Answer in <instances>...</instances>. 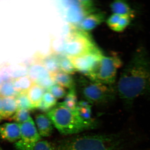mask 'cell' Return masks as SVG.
<instances>
[{
    "mask_svg": "<svg viewBox=\"0 0 150 150\" xmlns=\"http://www.w3.org/2000/svg\"><path fill=\"white\" fill-rule=\"evenodd\" d=\"M117 94L127 110L141 96L150 97V57L146 48L138 47L121 73L116 86Z\"/></svg>",
    "mask_w": 150,
    "mask_h": 150,
    "instance_id": "cell-1",
    "label": "cell"
},
{
    "mask_svg": "<svg viewBox=\"0 0 150 150\" xmlns=\"http://www.w3.org/2000/svg\"><path fill=\"white\" fill-rule=\"evenodd\" d=\"M121 134H83L66 138L56 144V150H124Z\"/></svg>",
    "mask_w": 150,
    "mask_h": 150,
    "instance_id": "cell-2",
    "label": "cell"
},
{
    "mask_svg": "<svg viewBox=\"0 0 150 150\" xmlns=\"http://www.w3.org/2000/svg\"><path fill=\"white\" fill-rule=\"evenodd\" d=\"M46 115L61 134L64 135L79 134L97 127L93 120H86L79 114L77 110L68 108L61 103L49 110Z\"/></svg>",
    "mask_w": 150,
    "mask_h": 150,
    "instance_id": "cell-3",
    "label": "cell"
},
{
    "mask_svg": "<svg viewBox=\"0 0 150 150\" xmlns=\"http://www.w3.org/2000/svg\"><path fill=\"white\" fill-rule=\"evenodd\" d=\"M70 29L64 40L63 54L74 57L101 51L89 33L70 25Z\"/></svg>",
    "mask_w": 150,
    "mask_h": 150,
    "instance_id": "cell-4",
    "label": "cell"
},
{
    "mask_svg": "<svg viewBox=\"0 0 150 150\" xmlns=\"http://www.w3.org/2000/svg\"><path fill=\"white\" fill-rule=\"evenodd\" d=\"M79 84L82 96L91 104H103L111 102L115 99L117 93L115 86L93 81L86 78H80Z\"/></svg>",
    "mask_w": 150,
    "mask_h": 150,
    "instance_id": "cell-5",
    "label": "cell"
},
{
    "mask_svg": "<svg viewBox=\"0 0 150 150\" xmlns=\"http://www.w3.org/2000/svg\"><path fill=\"white\" fill-rule=\"evenodd\" d=\"M122 62L117 54L102 56L96 67L87 77L93 81L115 86L117 70Z\"/></svg>",
    "mask_w": 150,
    "mask_h": 150,
    "instance_id": "cell-6",
    "label": "cell"
},
{
    "mask_svg": "<svg viewBox=\"0 0 150 150\" xmlns=\"http://www.w3.org/2000/svg\"><path fill=\"white\" fill-rule=\"evenodd\" d=\"M59 8L71 25L76 26L88 15L96 11L93 2L90 0L61 1Z\"/></svg>",
    "mask_w": 150,
    "mask_h": 150,
    "instance_id": "cell-7",
    "label": "cell"
},
{
    "mask_svg": "<svg viewBox=\"0 0 150 150\" xmlns=\"http://www.w3.org/2000/svg\"><path fill=\"white\" fill-rule=\"evenodd\" d=\"M20 125L21 135L20 139L15 143V150H34L35 145L41 139L35 123L31 118Z\"/></svg>",
    "mask_w": 150,
    "mask_h": 150,
    "instance_id": "cell-8",
    "label": "cell"
},
{
    "mask_svg": "<svg viewBox=\"0 0 150 150\" xmlns=\"http://www.w3.org/2000/svg\"><path fill=\"white\" fill-rule=\"evenodd\" d=\"M103 56L101 51L68 57L72 63L76 71L87 77L92 72Z\"/></svg>",
    "mask_w": 150,
    "mask_h": 150,
    "instance_id": "cell-9",
    "label": "cell"
},
{
    "mask_svg": "<svg viewBox=\"0 0 150 150\" xmlns=\"http://www.w3.org/2000/svg\"><path fill=\"white\" fill-rule=\"evenodd\" d=\"M59 55L51 52L45 55L37 52L32 59L33 62L41 64L51 74L60 71Z\"/></svg>",
    "mask_w": 150,
    "mask_h": 150,
    "instance_id": "cell-10",
    "label": "cell"
},
{
    "mask_svg": "<svg viewBox=\"0 0 150 150\" xmlns=\"http://www.w3.org/2000/svg\"><path fill=\"white\" fill-rule=\"evenodd\" d=\"M21 135V125L16 123H7L0 125V139L9 142H16Z\"/></svg>",
    "mask_w": 150,
    "mask_h": 150,
    "instance_id": "cell-11",
    "label": "cell"
},
{
    "mask_svg": "<svg viewBox=\"0 0 150 150\" xmlns=\"http://www.w3.org/2000/svg\"><path fill=\"white\" fill-rule=\"evenodd\" d=\"M105 14L101 12H95L83 19L77 27L83 31H87L95 28L105 20Z\"/></svg>",
    "mask_w": 150,
    "mask_h": 150,
    "instance_id": "cell-12",
    "label": "cell"
},
{
    "mask_svg": "<svg viewBox=\"0 0 150 150\" xmlns=\"http://www.w3.org/2000/svg\"><path fill=\"white\" fill-rule=\"evenodd\" d=\"M35 122L40 137H49L53 134L54 125L47 115L38 114L35 116Z\"/></svg>",
    "mask_w": 150,
    "mask_h": 150,
    "instance_id": "cell-13",
    "label": "cell"
},
{
    "mask_svg": "<svg viewBox=\"0 0 150 150\" xmlns=\"http://www.w3.org/2000/svg\"><path fill=\"white\" fill-rule=\"evenodd\" d=\"M44 93V89L34 82L27 91L28 97L34 109L40 106Z\"/></svg>",
    "mask_w": 150,
    "mask_h": 150,
    "instance_id": "cell-14",
    "label": "cell"
},
{
    "mask_svg": "<svg viewBox=\"0 0 150 150\" xmlns=\"http://www.w3.org/2000/svg\"><path fill=\"white\" fill-rule=\"evenodd\" d=\"M50 76V73L39 63L33 61L32 64L28 68V76L33 82H37L38 81Z\"/></svg>",
    "mask_w": 150,
    "mask_h": 150,
    "instance_id": "cell-15",
    "label": "cell"
},
{
    "mask_svg": "<svg viewBox=\"0 0 150 150\" xmlns=\"http://www.w3.org/2000/svg\"><path fill=\"white\" fill-rule=\"evenodd\" d=\"M110 8L113 13L122 16H128L134 18V11L126 1L116 0L110 4Z\"/></svg>",
    "mask_w": 150,
    "mask_h": 150,
    "instance_id": "cell-16",
    "label": "cell"
},
{
    "mask_svg": "<svg viewBox=\"0 0 150 150\" xmlns=\"http://www.w3.org/2000/svg\"><path fill=\"white\" fill-rule=\"evenodd\" d=\"M18 109L15 97L3 98L1 116L4 119H10Z\"/></svg>",
    "mask_w": 150,
    "mask_h": 150,
    "instance_id": "cell-17",
    "label": "cell"
},
{
    "mask_svg": "<svg viewBox=\"0 0 150 150\" xmlns=\"http://www.w3.org/2000/svg\"><path fill=\"white\" fill-rule=\"evenodd\" d=\"M51 76L54 83L56 84L69 90L75 88L74 81L71 75L60 71L51 74Z\"/></svg>",
    "mask_w": 150,
    "mask_h": 150,
    "instance_id": "cell-18",
    "label": "cell"
},
{
    "mask_svg": "<svg viewBox=\"0 0 150 150\" xmlns=\"http://www.w3.org/2000/svg\"><path fill=\"white\" fill-rule=\"evenodd\" d=\"M12 81L14 87L18 93L27 92L33 83L28 76L14 79Z\"/></svg>",
    "mask_w": 150,
    "mask_h": 150,
    "instance_id": "cell-19",
    "label": "cell"
},
{
    "mask_svg": "<svg viewBox=\"0 0 150 150\" xmlns=\"http://www.w3.org/2000/svg\"><path fill=\"white\" fill-rule=\"evenodd\" d=\"M57 100L49 92H45L38 108L43 111H49L57 105Z\"/></svg>",
    "mask_w": 150,
    "mask_h": 150,
    "instance_id": "cell-20",
    "label": "cell"
},
{
    "mask_svg": "<svg viewBox=\"0 0 150 150\" xmlns=\"http://www.w3.org/2000/svg\"><path fill=\"white\" fill-rule=\"evenodd\" d=\"M61 103L70 109L76 110L78 102L75 88L69 90L65 96L64 100Z\"/></svg>",
    "mask_w": 150,
    "mask_h": 150,
    "instance_id": "cell-21",
    "label": "cell"
},
{
    "mask_svg": "<svg viewBox=\"0 0 150 150\" xmlns=\"http://www.w3.org/2000/svg\"><path fill=\"white\" fill-rule=\"evenodd\" d=\"M59 60L60 71L69 75L74 74L76 71L72 63L67 56L63 54L59 55Z\"/></svg>",
    "mask_w": 150,
    "mask_h": 150,
    "instance_id": "cell-22",
    "label": "cell"
},
{
    "mask_svg": "<svg viewBox=\"0 0 150 150\" xmlns=\"http://www.w3.org/2000/svg\"><path fill=\"white\" fill-rule=\"evenodd\" d=\"M13 80L4 82L0 86V96L2 98L15 97L18 93L14 87Z\"/></svg>",
    "mask_w": 150,
    "mask_h": 150,
    "instance_id": "cell-23",
    "label": "cell"
},
{
    "mask_svg": "<svg viewBox=\"0 0 150 150\" xmlns=\"http://www.w3.org/2000/svg\"><path fill=\"white\" fill-rule=\"evenodd\" d=\"M76 110L82 118L86 120H91V105L86 100L78 102Z\"/></svg>",
    "mask_w": 150,
    "mask_h": 150,
    "instance_id": "cell-24",
    "label": "cell"
},
{
    "mask_svg": "<svg viewBox=\"0 0 150 150\" xmlns=\"http://www.w3.org/2000/svg\"><path fill=\"white\" fill-rule=\"evenodd\" d=\"M133 18L128 16L120 15L115 25L110 28L113 31L123 32L131 23Z\"/></svg>",
    "mask_w": 150,
    "mask_h": 150,
    "instance_id": "cell-25",
    "label": "cell"
},
{
    "mask_svg": "<svg viewBox=\"0 0 150 150\" xmlns=\"http://www.w3.org/2000/svg\"><path fill=\"white\" fill-rule=\"evenodd\" d=\"M29 110L25 109L18 108L10 120H13L17 123L22 124L31 119Z\"/></svg>",
    "mask_w": 150,
    "mask_h": 150,
    "instance_id": "cell-26",
    "label": "cell"
},
{
    "mask_svg": "<svg viewBox=\"0 0 150 150\" xmlns=\"http://www.w3.org/2000/svg\"><path fill=\"white\" fill-rule=\"evenodd\" d=\"M27 92H20L15 97L18 108L25 109L28 110L34 109L27 95Z\"/></svg>",
    "mask_w": 150,
    "mask_h": 150,
    "instance_id": "cell-27",
    "label": "cell"
},
{
    "mask_svg": "<svg viewBox=\"0 0 150 150\" xmlns=\"http://www.w3.org/2000/svg\"><path fill=\"white\" fill-rule=\"evenodd\" d=\"M47 91L50 93L56 99L65 97L67 93L64 88L56 84H54L47 89Z\"/></svg>",
    "mask_w": 150,
    "mask_h": 150,
    "instance_id": "cell-28",
    "label": "cell"
},
{
    "mask_svg": "<svg viewBox=\"0 0 150 150\" xmlns=\"http://www.w3.org/2000/svg\"><path fill=\"white\" fill-rule=\"evenodd\" d=\"M12 69L10 64L8 63H4L0 64V73L2 82L12 80L11 73Z\"/></svg>",
    "mask_w": 150,
    "mask_h": 150,
    "instance_id": "cell-29",
    "label": "cell"
},
{
    "mask_svg": "<svg viewBox=\"0 0 150 150\" xmlns=\"http://www.w3.org/2000/svg\"><path fill=\"white\" fill-rule=\"evenodd\" d=\"M33 150H56V144L47 141H39Z\"/></svg>",
    "mask_w": 150,
    "mask_h": 150,
    "instance_id": "cell-30",
    "label": "cell"
},
{
    "mask_svg": "<svg viewBox=\"0 0 150 150\" xmlns=\"http://www.w3.org/2000/svg\"><path fill=\"white\" fill-rule=\"evenodd\" d=\"M22 67V66H21ZM22 68L16 69L13 70L11 73V77L13 79L25 76L28 75V70L24 67H22Z\"/></svg>",
    "mask_w": 150,
    "mask_h": 150,
    "instance_id": "cell-31",
    "label": "cell"
},
{
    "mask_svg": "<svg viewBox=\"0 0 150 150\" xmlns=\"http://www.w3.org/2000/svg\"><path fill=\"white\" fill-rule=\"evenodd\" d=\"M2 99L3 98L0 96V115H1L2 112Z\"/></svg>",
    "mask_w": 150,
    "mask_h": 150,
    "instance_id": "cell-32",
    "label": "cell"
},
{
    "mask_svg": "<svg viewBox=\"0 0 150 150\" xmlns=\"http://www.w3.org/2000/svg\"><path fill=\"white\" fill-rule=\"evenodd\" d=\"M2 82V81L1 77V73H0V86Z\"/></svg>",
    "mask_w": 150,
    "mask_h": 150,
    "instance_id": "cell-33",
    "label": "cell"
},
{
    "mask_svg": "<svg viewBox=\"0 0 150 150\" xmlns=\"http://www.w3.org/2000/svg\"><path fill=\"white\" fill-rule=\"evenodd\" d=\"M3 118L2 117V116H1V115H0V122L2 120H3Z\"/></svg>",
    "mask_w": 150,
    "mask_h": 150,
    "instance_id": "cell-34",
    "label": "cell"
},
{
    "mask_svg": "<svg viewBox=\"0 0 150 150\" xmlns=\"http://www.w3.org/2000/svg\"><path fill=\"white\" fill-rule=\"evenodd\" d=\"M0 150H3V149H2V148H1V146H0Z\"/></svg>",
    "mask_w": 150,
    "mask_h": 150,
    "instance_id": "cell-35",
    "label": "cell"
}]
</instances>
